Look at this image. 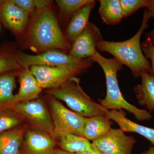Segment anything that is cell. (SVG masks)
I'll return each instance as SVG.
<instances>
[{
	"instance_id": "cell-16",
	"label": "cell",
	"mask_w": 154,
	"mask_h": 154,
	"mask_svg": "<svg viewBox=\"0 0 154 154\" xmlns=\"http://www.w3.org/2000/svg\"><path fill=\"white\" fill-rule=\"evenodd\" d=\"M140 78L141 83L134 87L133 92L138 104L150 113L154 110V77L145 72Z\"/></svg>"
},
{
	"instance_id": "cell-10",
	"label": "cell",
	"mask_w": 154,
	"mask_h": 154,
	"mask_svg": "<svg viewBox=\"0 0 154 154\" xmlns=\"http://www.w3.org/2000/svg\"><path fill=\"white\" fill-rule=\"evenodd\" d=\"M102 39L99 28L89 22L85 30L72 43L69 54L77 59L91 58L98 51L97 44Z\"/></svg>"
},
{
	"instance_id": "cell-11",
	"label": "cell",
	"mask_w": 154,
	"mask_h": 154,
	"mask_svg": "<svg viewBox=\"0 0 154 154\" xmlns=\"http://www.w3.org/2000/svg\"><path fill=\"white\" fill-rule=\"evenodd\" d=\"M30 14L12 0H0V22L17 37H21L28 26Z\"/></svg>"
},
{
	"instance_id": "cell-12",
	"label": "cell",
	"mask_w": 154,
	"mask_h": 154,
	"mask_svg": "<svg viewBox=\"0 0 154 154\" xmlns=\"http://www.w3.org/2000/svg\"><path fill=\"white\" fill-rule=\"evenodd\" d=\"M51 135L43 132L29 131L24 135V154H51L55 149V143Z\"/></svg>"
},
{
	"instance_id": "cell-21",
	"label": "cell",
	"mask_w": 154,
	"mask_h": 154,
	"mask_svg": "<svg viewBox=\"0 0 154 154\" xmlns=\"http://www.w3.org/2000/svg\"><path fill=\"white\" fill-rule=\"evenodd\" d=\"M99 16L107 25H118L123 19L119 0H100Z\"/></svg>"
},
{
	"instance_id": "cell-24",
	"label": "cell",
	"mask_w": 154,
	"mask_h": 154,
	"mask_svg": "<svg viewBox=\"0 0 154 154\" xmlns=\"http://www.w3.org/2000/svg\"><path fill=\"white\" fill-rule=\"evenodd\" d=\"M20 122V119L13 112L0 110V134L14 129Z\"/></svg>"
},
{
	"instance_id": "cell-14",
	"label": "cell",
	"mask_w": 154,
	"mask_h": 154,
	"mask_svg": "<svg viewBox=\"0 0 154 154\" xmlns=\"http://www.w3.org/2000/svg\"><path fill=\"white\" fill-rule=\"evenodd\" d=\"M106 115L110 120L115 122L123 132H133L140 135L154 146V128L135 123L125 116L122 110H108Z\"/></svg>"
},
{
	"instance_id": "cell-5",
	"label": "cell",
	"mask_w": 154,
	"mask_h": 154,
	"mask_svg": "<svg viewBox=\"0 0 154 154\" xmlns=\"http://www.w3.org/2000/svg\"><path fill=\"white\" fill-rule=\"evenodd\" d=\"M17 54L22 67L48 66L78 69L85 71L92 66L94 63L91 58L77 59L72 57L68 53L59 50H51L35 55L18 50Z\"/></svg>"
},
{
	"instance_id": "cell-28",
	"label": "cell",
	"mask_w": 154,
	"mask_h": 154,
	"mask_svg": "<svg viewBox=\"0 0 154 154\" xmlns=\"http://www.w3.org/2000/svg\"><path fill=\"white\" fill-rule=\"evenodd\" d=\"M146 8L150 18H154V0H147Z\"/></svg>"
},
{
	"instance_id": "cell-22",
	"label": "cell",
	"mask_w": 154,
	"mask_h": 154,
	"mask_svg": "<svg viewBox=\"0 0 154 154\" xmlns=\"http://www.w3.org/2000/svg\"><path fill=\"white\" fill-rule=\"evenodd\" d=\"M18 51L13 44H6L0 47V75L19 71L23 68L19 62Z\"/></svg>"
},
{
	"instance_id": "cell-17",
	"label": "cell",
	"mask_w": 154,
	"mask_h": 154,
	"mask_svg": "<svg viewBox=\"0 0 154 154\" xmlns=\"http://www.w3.org/2000/svg\"><path fill=\"white\" fill-rule=\"evenodd\" d=\"M112 122L106 115L86 118L82 136L88 140L94 141L103 136L111 129Z\"/></svg>"
},
{
	"instance_id": "cell-18",
	"label": "cell",
	"mask_w": 154,
	"mask_h": 154,
	"mask_svg": "<svg viewBox=\"0 0 154 154\" xmlns=\"http://www.w3.org/2000/svg\"><path fill=\"white\" fill-rule=\"evenodd\" d=\"M57 137L60 147L65 151L75 154L85 151L94 152L92 143L83 136L67 133L62 134Z\"/></svg>"
},
{
	"instance_id": "cell-1",
	"label": "cell",
	"mask_w": 154,
	"mask_h": 154,
	"mask_svg": "<svg viewBox=\"0 0 154 154\" xmlns=\"http://www.w3.org/2000/svg\"><path fill=\"white\" fill-rule=\"evenodd\" d=\"M20 38L23 48L37 54L51 50L69 53L71 47L62 31L52 6L30 16L26 30Z\"/></svg>"
},
{
	"instance_id": "cell-8",
	"label": "cell",
	"mask_w": 154,
	"mask_h": 154,
	"mask_svg": "<svg viewBox=\"0 0 154 154\" xmlns=\"http://www.w3.org/2000/svg\"><path fill=\"white\" fill-rule=\"evenodd\" d=\"M136 143L133 136L125 134L120 128H111L92 144L103 154H132Z\"/></svg>"
},
{
	"instance_id": "cell-3",
	"label": "cell",
	"mask_w": 154,
	"mask_h": 154,
	"mask_svg": "<svg viewBox=\"0 0 154 154\" xmlns=\"http://www.w3.org/2000/svg\"><path fill=\"white\" fill-rule=\"evenodd\" d=\"M102 68L105 74L106 94L104 99H98L100 105L107 110L124 109L134 116L138 121L151 119V114L147 110L131 105L125 99L119 86L117 73L121 70L122 65L115 58H107L97 51L91 58Z\"/></svg>"
},
{
	"instance_id": "cell-25",
	"label": "cell",
	"mask_w": 154,
	"mask_h": 154,
	"mask_svg": "<svg viewBox=\"0 0 154 154\" xmlns=\"http://www.w3.org/2000/svg\"><path fill=\"white\" fill-rule=\"evenodd\" d=\"M123 18L131 16L138 10L146 8L147 0H119Z\"/></svg>"
},
{
	"instance_id": "cell-32",
	"label": "cell",
	"mask_w": 154,
	"mask_h": 154,
	"mask_svg": "<svg viewBox=\"0 0 154 154\" xmlns=\"http://www.w3.org/2000/svg\"><path fill=\"white\" fill-rule=\"evenodd\" d=\"M140 154H154V146H151L147 150L143 152Z\"/></svg>"
},
{
	"instance_id": "cell-13",
	"label": "cell",
	"mask_w": 154,
	"mask_h": 154,
	"mask_svg": "<svg viewBox=\"0 0 154 154\" xmlns=\"http://www.w3.org/2000/svg\"><path fill=\"white\" fill-rule=\"evenodd\" d=\"M19 83L17 102L30 101L38 99L42 88L29 67H23L17 74Z\"/></svg>"
},
{
	"instance_id": "cell-4",
	"label": "cell",
	"mask_w": 154,
	"mask_h": 154,
	"mask_svg": "<svg viewBox=\"0 0 154 154\" xmlns=\"http://www.w3.org/2000/svg\"><path fill=\"white\" fill-rule=\"evenodd\" d=\"M48 92L55 99L65 102L75 113L85 118L106 115L108 111L86 94L77 76L71 77L59 87L50 89Z\"/></svg>"
},
{
	"instance_id": "cell-15",
	"label": "cell",
	"mask_w": 154,
	"mask_h": 154,
	"mask_svg": "<svg viewBox=\"0 0 154 154\" xmlns=\"http://www.w3.org/2000/svg\"><path fill=\"white\" fill-rule=\"evenodd\" d=\"M96 3V1L91 0L77 11L70 20L64 35L67 41L71 45L87 28L90 22L89 18L91 11Z\"/></svg>"
},
{
	"instance_id": "cell-19",
	"label": "cell",
	"mask_w": 154,
	"mask_h": 154,
	"mask_svg": "<svg viewBox=\"0 0 154 154\" xmlns=\"http://www.w3.org/2000/svg\"><path fill=\"white\" fill-rule=\"evenodd\" d=\"M18 72H9L0 75V106L12 107L17 103V97L14 91Z\"/></svg>"
},
{
	"instance_id": "cell-7",
	"label": "cell",
	"mask_w": 154,
	"mask_h": 154,
	"mask_svg": "<svg viewBox=\"0 0 154 154\" xmlns=\"http://www.w3.org/2000/svg\"><path fill=\"white\" fill-rule=\"evenodd\" d=\"M11 107L15 112L26 118L34 126L53 136L52 120L49 111L42 100L36 99L17 102Z\"/></svg>"
},
{
	"instance_id": "cell-20",
	"label": "cell",
	"mask_w": 154,
	"mask_h": 154,
	"mask_svg": "<svg viewBox=\"0 0 154 154\" xmlns=\"http://www.w3.org/2000/svg\"><path fill=\"white\" fill-rule=\"evenodd\" d=\"M24 131L15 128L0 134V154H19Z\"/></svg>"
},
{
	"instance_id": "cell-23",
	"label": "cell",
	"mask_w": 154,
	"mask_h": 154,
	"mask_svg": "<svg viewBox=\"0 0 154 154\" xmlns=\"http://www.w3.org/2000/svg\"><path fill=\"white\" fill-rule=\"evenodd\" d=\"M91 0H56L61 16L65 21H69L72 17L83 6Z\"/></svg>"
},
{
	"instance_id": "cell-9",
	"label": "cell",
	"mask_w": 154,
	"mask_h": 154,
	"mask_svg": "<svg viewBox=\"0 0 154 154\" xmlns=\"http://www.w3.org/2000/svg\"><path fill=\"white\" fill-rule=\"evenodd\" d=\"M30 69L42 89L57 88L70 78L84 72L78 69L48 66H33Z\"/></svg>"
},
{
	"instance_id": "cell-31",
	"label": "cell",
	"mask_w": 154,
	"mask_h": 154,
	"mask_svg": "<svg viewBox=\"0 0 154 154\" xmlns=\"http://www.w3.org/2000/svg\"><path fill=\"white\" fill-rule=\"evenodd\" d=\"M51 154H76L72 153L69 152L65 151L61 149H54Z\"/></svg>"
},
{
	"instance_id": "cell-27",
	"label": "cell",
	"mask_w": 154,
	"mask_h": 154,
	"mask_svg": "<svg viewBox=\"0 0 154 154\" xmlns=\"http://www.w3.org/2000/svg\"><path fill=\"white\" fill-rule=\"evenodd\" d=\"M17 6L27 12L30 16L36 11L35 0H12Z\"/></svg>"
},
{
	"instance_id": "cell-29",
	"label": "cell",
	"mask_w": 154,
	"mask_h": 154,
	"mask_svg": "<svg viewBox=\"0 0 154 154\" xmlns=\"http://www.w3.org/2000/svg\"><path fill=\"white\" fill-rule=\"evenodd\" d=\"M92 148L94 149V152H90L88 151H85L83 152H81L78 153L77 154H103L101 152L98 150L97 149H96L95 147H94L92 144Z\"/></svg>"
},
{
	"instance_id": "cell-30",
	"label": "cell",
	"mask_w": 154,
	"mask_h": 154,
	"mask_svg": "<svg viewBox=\"0 0 154 154\" xmlns=\"http://www.w3.org/2000/svg\"><path fill=\"white\" fill-rule=\"evenodd\" d=\"M146 37H148L154 45V29L150 32L146 33Z\"/></svg>"
},
{
	"instance_id": "cell-6",
	"label": "cell",
	"mask_w": 154,
	"mask_h": 154,
	"mask_svg": "<svg viewBox=\"0 0 154 154\" xmlns=\"http://www.w3.org/2000/svg\"><path fill=\"white\" fill-rule=\"evenodd\" d=\"M50 105L54 126L53 137H57L67 133L82 136L85 117L67 109L52 96L50 99Z\"/></svg>"
},
{
	"instance_id": "cell-26",
	"label": "cell",
	"mask_w": 154,
	"mask_h": 154,
	"mask_svg": "<svg viewBox=\"0 0 154 154\" xmlns=\"http://www.w3.org/2000/svg\"><path fill=\"white\" fill-rule=\"evenodd\" d=\"M141 48L146 58L151 61L149 74L154 77V45L148 37H146L145 40L141 43Z\"/></svg>"
},
{
	"instance_id": "cell-2",
	"label": "cell",
	"mask_w": 154,
	"mask_h": 154,
	"mask_svg": "<svg viewBox=\"0 0 154 154\" xmlns=\"http://www.w3.org/2000/svg\"><path fill=\"white\" fill-rule=\"evenodd\" d=\"M150 19L145 9L140 27L134 36L122 42L102 39L97 44V50L112 54L122 65L126 66L130 69L135 78H140L145 72L149 73L151 63L142 51L140 38L144 31L149 27L148 22Z\"/></svg>"
}]
</instances>
